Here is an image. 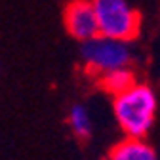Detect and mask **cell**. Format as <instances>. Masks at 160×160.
I'll return each instance as SVG.
<instances>
[{
	"mask_svg": "<svg viewBox=\"0 0 160 160\" xmlns=\"http://www.w3.org/2000/svg\"><path fill=\"white\" fill-rule=\"evenodd\" d=\"M158 112V97L151 84L135 82L112 97V114L124 137H147Z\"/></svg>",
	"mask_w": 160,
	"mask_h": 160,
	"instance_id": "6da1fadb",
	"label": "cell"
},
{
	"mask_svg": "<svg viewBox=\"0 0 160 160\" xmlns=\"http://www.w3.org/2000/svg\"><path fill=\"white\" fill-rule=\"evenodd\" d=\"M97 32L107 38L132 42L141 31V15L128 0H92Z\"/></svg>",
	"mask_w": 160,
	"mask_h": 160,
	"instance_id": "7a4b0ae2",
	"label": "cell"
},
{
	"mask_svg": "<svg viewBox=\"0 0 160 160\" xmlns=\"http://www.w3.org/2000/svg\"><path fill=\"white\" fill-rule=\"evenodd\" d=\"M80 59H82L84 69L93 78H97L109 71L130 67L133 53H132L130 42H122V40H114V38L97 34L86 40V42H82Z\"/></svg>",
	"mask_w": 160,
	"mask_h": 160,
	"instance_id": "3957f363",
	"label": "cell"
},
{
	"mask_svg": "<svg viewBox=\"0 0 160 160\" xmlns=\"http://www.w3.org/2000/svg\"><path fill=\"white\" fill-rule=\"evenodd\" d=\"M63 25L80 44L97 36V19L92 0H69L63 10Z\"/></svg>",
	"mask_w": 160,
	"mask_h": 160,
	"instance_id": "277c9868",
	"label": "cell"
},
{
	"mask_svg": "<svg viewBox=\"0 0 160 160\" xmlns=\"http://www.w3.org/2000/svg\"><path fill=\"white\" fill-rule=\"evenodd\" d=\"M107 160H160V156L145 137H124L112 145Z\"/></svg>",
	"mask_w": 160,
	"mask_h": 160,
	"instance_id": "5b68a950",
	"label": "cell"
},
{
	"mask_svg": "<svg viewBox=\"0 0 160 160\" xmlns=\"http://www.w3.org/2000/svg\"><path fill=\"white\" fill-rule=\"evenodd\" d=\"M97 84L103 92H107L111 97L122 93L124 90H128L133 82H135V72L130 69V67H124V69H114V71H109L101 76H97Z\"/></svg>",
	"mask_w": 160,
	"mask_h": 160,
	"instance_id": "8992f818",
	"label": "cell"
},
{
	"mask_svg": "<svg viewBox=\"0 0 160 160\" xmlns=\"http://www.w3.org/2000/svg\"><path fill=\"white\" fill-rule=\"evenodd\" d=\"M67 122L71 132L74 133V137L78 139H90L92 132H93V118L92 112L86 105L82 103H74L69 109V116H67Z\"/></svg>",
	"mask_w": 160,
	"mask_h": 160,
	"instance_id": "52a82bcc",
	"label": "cell"
},
{
	"mask_svg": "<svg viewBox=\"0 0 160 160\" xmlns=\"http://www.w3.org/2000/svg\"><path fill=\"white\" fill-rule=\"evenodd\" d=\"M103 160H107V158H103Z\"/></svg>",
	"mask_w": 160,
	"mask_h": 160,
	"instance_id": "ba28073f",
	"label": "cell"
}]
</instances>
